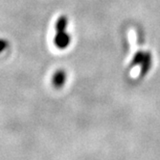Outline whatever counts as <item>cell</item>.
Here are the masks:
<instances>
[{"label":"cell","mask_w":160,"mask_h":160,"mask_svg":"<svg viewBox=\"0 0 160 160\" xmlns=\"http://www.w3.org/2000/svg\"><path fill=\"white\" fill-rule=\"evenodd\" d=\"M68 24V19L65 17H61L59 19H58L57 23H56V30L57 32H62L65 31V29L67 27Z\"/></svg>","instance_id":"5"},{"label":"cell","mask_w":160,"mask_h":160,"mask_svg":"<svg viewBox=\"0 0 160 160\" xmlns=\"http://www.w3.org/2000/svg\"><path fill=\"white\" fill-rule=\"evenodd\" d=\"M66 79V74H65V71L62 69L60 70H57L55 72V74L53 75V85L56 87V88H61V87L64 84Z\"/></svg>","instance_id":"3"},{"label":"cell","mask_w":160,"mask_h":160,"mask_svg":"<svg viewBox=\"0 0 160 160\" xmlns=\"http://www.w3.org/2000/svg\"><path fill=\"white\" fill-rule=\"evenodd\" d=\"M7 47H8V41L0 39V52H2L4 49H6Z\"/></svg>","instance_id":"6"},{"label":"cell","mask_w":160,"mask_h":160,"mask_svg":"<svg viewBox=\"0 0 160 160\" xmlns=\"http://www.w3.org/2000/svg\"><path fill=\"white\" fill-rule=\"evenodd\" d=\"M70 40L71 39L68 33H66L65 31H62V32H57L54 41L57 47H59L61 49H64L69 46Z\"/></svg>","instance_id":"1"},{"label":"cell","mask_w":160,"mask_h":160,"mask_svg":"<svg viewBox=\"0 0 160 160\" xmlns=\"http://www.w3.org/2000/svg\"><path fill=\"white\" fill-rule=\"evenodd\" d=\"M145 52H146V51H137L132 57V62H130V67L133 68V67H136V66H140L143 59H144Z\"/></svg>","instance_id":"4"},{"label":"cell","mask_w":160,"mask_h":160,"mask_svg":"<svg viewBox=\"0 0 160 160\" xmlns=\"http://www.w3.org/2000/svg\"><path fill=\"white\" fill-rule=\"evenodd\" d=\"M152 55L150 52L146 51L145 52L144 59L140 65V74H139L140 77L147 75V74L152 68Z\"/></svg>","instance_id":"2"}]
</instances>
